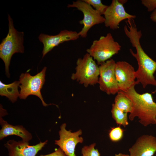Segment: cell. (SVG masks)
<instances>
[{"instance_id":"27","label":"cell","mask_w":156,"mask_h":156,"mask_svg":"<svg viewBox=\"0 0 156 156\" xmlns=\"http://www.w3.org/2000/svg\"><path fill=\"white\" fill-rule=\"evenodd\" d=\"M155 121L156 122V116L155 118Z\"/></svg>"},{"instance_id":"19","label":"cell","mask_w":156,"mask_h":156,"mask_svg":"<svg viewBox=\"0 0 156 156\" xmlns=\"http://www.w3.org/2000/svg\"><path fill=\"white\" fill-rule=\"evenodd\" d=\"M93 7L101 15H103L108 6L103 4L101 0H83Z\"/></svg>"},{"instance_id":"6","label":"cell","mask_w":156,"mask_h":156,"mask_svg":"<svg viewBox=\"0 0 156 156\" xmlns=\"http://www.w3.org/2000/svg\"><path fill=\"white\" fill-rule=\"evenodd\" d=\"M47 68L44 67L42 71L34 76H31L27 73H22L20 76L19 82L21 88L19 92L20 98L25 99L29 95H34L41 100L44 106L54 104H46L43 100L41 90L45 81V73Z\"/></svg>"},{"instance_id":"2","label":"cell","mask_w":156,"mask_h":156,"mask_svg":"<svg viewBox=\"0 0 156 156\" xmlns=\"http://www.w3.org/2000/svg\"><path fill=\"white\" fill-rule=\"evenodd\" d=\"M8 19V32L0 44V57L5 64L6 74L9 77V67L12 56L15 53L24 52V34L23 32L18 31L14 28L13 20L9 14Z\"/></svg>"},{"instance_id":"22","label":"cell","mask_w":156,"mask_h":156,"mask_svg":"<svg viewBox=\"0 0 156 156\" xmlns=\"http://www.w3.org/2000/svg\"><path fill=\"white\" fill-rule=\"evenodd\" d=\"M141 3L148 12L153 11L156 9V0H142Z\"/></svg>"},{"instance_id":"5","label":"cell","mask_w":156,"mask_h":156,"mask_svg":"<svg viewBox=\"0 0 156 156\" xmlns=\"http://www.w3.org/2000/svg\"><path fill=\"white\" fill-rule=\"evenodd\" d=\"M132 55L136 59L138 68L135 71L136 81L145 88L148 85L156 86L154 74L156 71V62L149 56L142 49H139Z\"/></svg>"},{"instance_id":"24","label":"cell","mask_w":156,"mask_h":156,"mask_svg":"<svg viewBox=\"0 0 156 156\" xmlns=\"http://www.w3.org/2000/svg\"><path fill=\"white\" fill-rule=\"evenodd\" d=\"M150 18L152 21L156 22V9L152 11L150 15Z\"/></svg>"},{"instance_id":"4","label":"cell","mask_w":156,"mask_h":156,"mask_svg":"<svg viewBox=\"0 0 156 156\" xmlns=\"http://www.w3.org/2000/svg\"><path fill=\"white\" fill-rule=\"evenodd\" d=\"M121 48V46L114 40L112 34L108 33L105 36H101L99 40L93 41L86 51L100 65L118 53Z\"/></svg>"},{"instance_id":"15","label":"cell","mask_w":156,"mask_h":156,"mask_svg":"<svg viewBox=\"0 0 156 156\" xmlns=\"http://www.w3.org/2000/svg\"><path fill=\"white\" fill-rule=\"evenodd\" d=\"M1 128L0 131V139L7 136L15 135L20 137L22 141L29 142L32 138L31 134L22 125L13 126L8 124L7 121L0 118Z\"/></svg>"},{"instance_id":"8","label":"cell","mask_w":156,"mask_h":156,"mask_svg":"<svg viewBox=\"0 0 156 156\" xmlns=\"http://www.w3.org/2000/svg\"><path fill=\"white\" fill-rule=\"evenodd\" d=\"M116 62L111 59L100 65L98 83L100 90L107 94L114 95L119 91L115 73Z\"/></svg>"},{"instance_id":"26","label":"cell","mask_w":156,"mask_h":156,"mask_svg":"<svg viewBox=\"0 0 156 156\" xmlns=\"http://www.w3.org/2000/svg\"><path fill=\"white\" fill-rule=\"evenodd\" d=\"M119 2L122 4H123L127 1V0H119Z\"/></svg>"},{"instance_id":"21","label":"cell","mask_w":156,"mask_h":156,"mask_svg":"<svg viewBox=\"0 0 156 156\" xmlns=\"http://www.w3.org/2000/svg\"><path fill=\"white\" fill-rule=\"evenodd\" d=\"M95 143H93L89 146H85L82 148L81 153L83 156H100L97 149L94 148Z\"/></svg>"},{"instance_id":"23","label":"cell","mask_w":156,"mask_h":156,"mask_svg":"<svg viewBox=\"0 0 156 156\" xmlns=\"http://www.w3.org/2000/svg\"><path fill=\"white\" fill-rule=\"evenodd\" d=\"M39 156H67L63 150L60 147L55 151L49 154L45 155H41Z\"/></svg>"},{"instance_id":"12","label":"cell","mask_w":156,"mask_h":156,"mask_svg":"<svg viewBox=\"0 0 156 156\" xmlns=\"http://www.w3.org/2000/svg\"><path fill=\"white\" fill-rule=\"evenodd\" d=\"M79 37L78 33L77 32L66 29L61 31L58 34L55 35L40 34L38 39L43 45L42 58L60 44L65 42L76 40Z\"/></svg>"},{"instance_id":"25","label":"cell","mask_w":156,"mask_h":156,"mask_svg":"<svg viewBox=\"0 0 156 156\" xmlns=\"http://www.w3.org/2000/svg\"><path fill=\"white\" fill-rule=\"evenodd\" d=\"M115 156H130L128 154H123L122 153H119L118 154H116Z\"/></svg>"},{"instance_id":"17","label":"cell","mask_w":156,"mask_h":156,"mask_svg":"<svg viewBox=\"0 0 156 156\" xmlns=\"http://www.w3.org/2000/svg\"><path fill=\"white\" fill-rule=\"evenodd\" d=\"M114 104L117 108L125 112L130 113L132 112V102L123 92L119 91L117 92Z\"/></svg>"},{"instance_id":"11","label":"cell","mask_w":156,"mask_h":156,"mask_svg":"<svg viewBox=\"0 0 156 156\" xmlns=\"http://www.w3.org/2000/svg\"><path fill=\"white\" fill-rule=\"evenodd\" d=\"M66 124L63 123L60 126L59 132L60 139L55 140V144L58 145L67 156H76L75 150L77 144L82 143L83 138L79 135H81L82 131L72 132L66 129Z\"/></svg>"},{"instance_id":"10","label":"cell","mask_w":156,"mask_h":156,"mask_svg":"<svg viewBox=\"0 0 156 156\" xmlns=\"http://www.w3.org/2000/svg\"><path fill=\"white\" fill-rule=\"evenodd\" d=\"M135 71L133 67L124 61L116 62L115 73L119 91L126 92L138 84L136 79Z\"/></svg>"},{"instance_id":"18","label":"cell","mask_w":156,"mask_h":156,"mask_svg":"<svg viewBox=\"0 0 156 156\" xmlns=\"http://www.w3.org/2000/svg\"><path fill=\"white\" fill-rule=\"evenodd\" d=\"M112 116L116 123L125 127L129 124L127 113L117 108L114 103L112 105Z\"/></svg>"},{"instance_id":"14","label":"cell","mask_w":156,"mask_h":156,"mask_svg":"<svg viewBox=\"0 0 156 156\" xmlns=\"http://www.w3.org/2000/svg\"><path fill=\"white\" fill-rule=\"evenodd\" d=\"M130 156H153L156 152V138L151 135L140 137L129 149Z\"/></svg>"},{"instance_id":"3","label":"cell","mask_w":156,"mask_h":156,"mask_svg":"<svg viewBox=\"0 0 156 156\" xmlns=\"http://www.w3.org/2000/svg\"><path fill=\"white\" fill-rule=\"evenodd\" d=\"M76 71L72 75V79L76 80L86 87L98 83L99 67L88 53L82 58H78L76 62Z\"/></svg>"},{"instance_id":"20","label":"cell","mask_w":156,"mask_h":156,"mask_svg":"<svg viewBox=\"0 0 156 156\" xmlns=\"http://www.w3.org/2000/svg\"><path fill=\"white\" fill-rule=\"evenodd\" d=\"M123 135V130L120 127L112 128L109 133L110 139L114 142L120 140L122 138Z\"/></svg>"},{"instance_id":"9","label":"cell","mask_w":156,"mask_h":156,"mask_svg":"<svg viewBox=\"0 0 156 156\" xmlns=\"http://www.w3.org/2000/svg\"><path fill=\"white\" fill-rule=\"evenodd\" d=\"M103 15L105 26L113 30L118 29L119 23L122 21L136 18L135 15L126 12L123 4L118 0H112Z\"/></svg>"},{"instance_id":"7","label":"cell","mask_w":156,"mask_h":156,"mask_svg":"<svg viewBox=\"0 0 156 156\" xmlns=\"http://www.w3.org/2000/svg\"><path fill=\"white\" fill-rule=\"evenodd\" d=\"M67 7L75 8L83 14V19L79 21L80 24L83 25L81 30L78 33L79 36L86 38L88 31L92 27L104 23V17L83 0L73 1L72 4H68Z\"/></svg>"},{"instance_id":"1","label":"cell","mask_w":156,"mask_h":156,"mask_svg":"<svg viewBox=\"0 0 156 156\" xmlns=\"http://www.w3.org/2000/svg\"><path fill=\"white\" fill-rule=\"evenodd\" d=\"M135 86L124 92L132 104V111L129 116V120L132 121L137 117L139 122L144 127L156 124V102L154 101L152 94L148 92L138 93Z\"/></svg>"},{"instance_id":"13","label":"cell","mask_w":156,"mask_h":156,"mask_svg":"<svg viewBox=\"0 0 156 156\" xmlns=\"http://www.w3.org/2000/svg\"><path fill=\"white\" fill-rule=\"evenodd\" d=\"M47 142L46 140L31 146L28 142L22 140L17 142L13 140L8 141L4 145L8 149L9 156H36Z\"/></svg>"},{"instance_id":"16","label":"cell","mask_w":156,"mask_h":156,"mask_svg":"<svg viewBox=\"0 0 156 156\" xmlns=\"http://www.w3.org/2000/svg\"><path fill=\"white\" fill-rule=\"evenodd\" d=\"M19 81H16L9 84H5L0 81V95L8 98L12 102L16 101L20 93L18 90Z\"/></svg>"}]
</instances>
